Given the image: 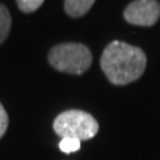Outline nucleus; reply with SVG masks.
<instances>
[{
    "instance_id": "1",
    "label": "nucleus",
    "mask_w": 160,
    "mask_h": 160,
    "mask_svg": "<svg viewBox=\"0 0 160 160\" xmlns=\"http://www.w3.org/2000/svg\"><path fill=\"white\" fill-rule=\"evenodd\" d=\"M100 66L112 84L126 86L143 75L147 66V56L143 49L115 40L104 48Z\"/></svg>"
},
{
    "instance_id": "2",
    "label": "nucleus",
    "mask_w": 160,
    "mask_h": 160,
    "mask_svg": "<svg viewBox=\"0 0 160 160\" xmlns=\"http://www.w3.org/2000/svg\"><path fill=\"white\" fill-rule=\"evenodd\" d=\"M49 64L60 72L82 75L92 64L89 48L80 43H63L55 46L48 53Z\"/></svg>"
},
{
    "instance_id": "5",
    "label": "nucleus",
    "mask_w": 160,
    "mask_h": 160,
    "mask_svg": "<svg viewBox=\"0 0 160 160\" xmlns=\"http://www.w3.org/2000/svg\"><path fill=\"white\" fill-rule=\"evenodd\" d=\"M95 0H66L64 9L72 18H80L87 13L93 6Z\"/></svg>"
},
{
    "instance_id": "8",
    "label": "nucleus",
    "mask_w": 160,
    "mask_h": 160,
    "mask_svg": "<svg viewBox=\"0 0 160 160\" xmlns=\"http://www.w3.org/2000/svg\"><path fill=\"white\" fill-rule=\"evenodd\" d=\"M18 7L20 8V11L26 12V13H31L35 12L40 6L44 3V0H16Z\"/></svg>"
},
{
    "instance_id": "3",
    "label": "nucleus",
    "mask_w": 160,
    "mask_h": 160,
    "mask_svg": "<svg viewBox=\"0 0 160 160\" xmlns=\"http://www.w3.org/2000/svg\"><path fill=\"white\" fill-rule=\"evenodd\" d=\"M53 131L60 138H73L80 142L96 136L99 123L91 113L80 109H68L53 120Z\"/></svg>"
},
{
    "instance_id": "9",
    "label": "nucleus",
    "mask_w": 160,
    "mask_h": 160,
    "mask_svg": "<svg viewBox=\"0 0 160 160\" xmlns=\"http://www.w3.org/2000/svg\"><path fill=\"white\" fill-rule=\"evenodd\" d=\"M8 128V115H7V111L4 109L3 104L0 103V139L4 136Z\"/></svg>"
},
{
    "instance_id": "7",
    "label": "nucleus",
    "mask_w": 160,
    "mask_h": 160,
    "mask_svg": "<svg viewBox=\"0 0 160 160\" xmlns=\"http://www.w3.org/2000/svg\"><path fill=\"white\" fill-rule=\"evenodd\" d=\"M82 147V142L78 139H73V138H63L59 143V148L60 151L64 152V153H72V152H76Z\"/></svg>"
},
{
    "instance_id": "6",
    "label": "nucleus",
    "mask_w": 160,
    "mask_h": 160,
    "mask_svg": "<svg viewBox=\"0 0 160 160\" xmlns=\"http://www.w3.org/2000/svg\"><path fill=\"white\" fill-rule=\"evenodd\" d=\"M11 23H12V20H11L9 11L7 9L6 6L0 4V44L7 39L9 29H11Z\"/></svg>"
},
{
    "instance_id": "4",
    "label": "nucleus",
    "mask_w": 160,
    "mask_h": 160,
    "mask_svg": "<svg viewBox=\"0 0 160 160\" xmlns=\"http://www.w3.org/2000/svg\"><path fill=\"white\" fill-rule=\"evenodd\" d=\"M160 18V3L158 0H135L124 9V19L129 24L151 27Z\"/></svg>"
}]
</instances>
